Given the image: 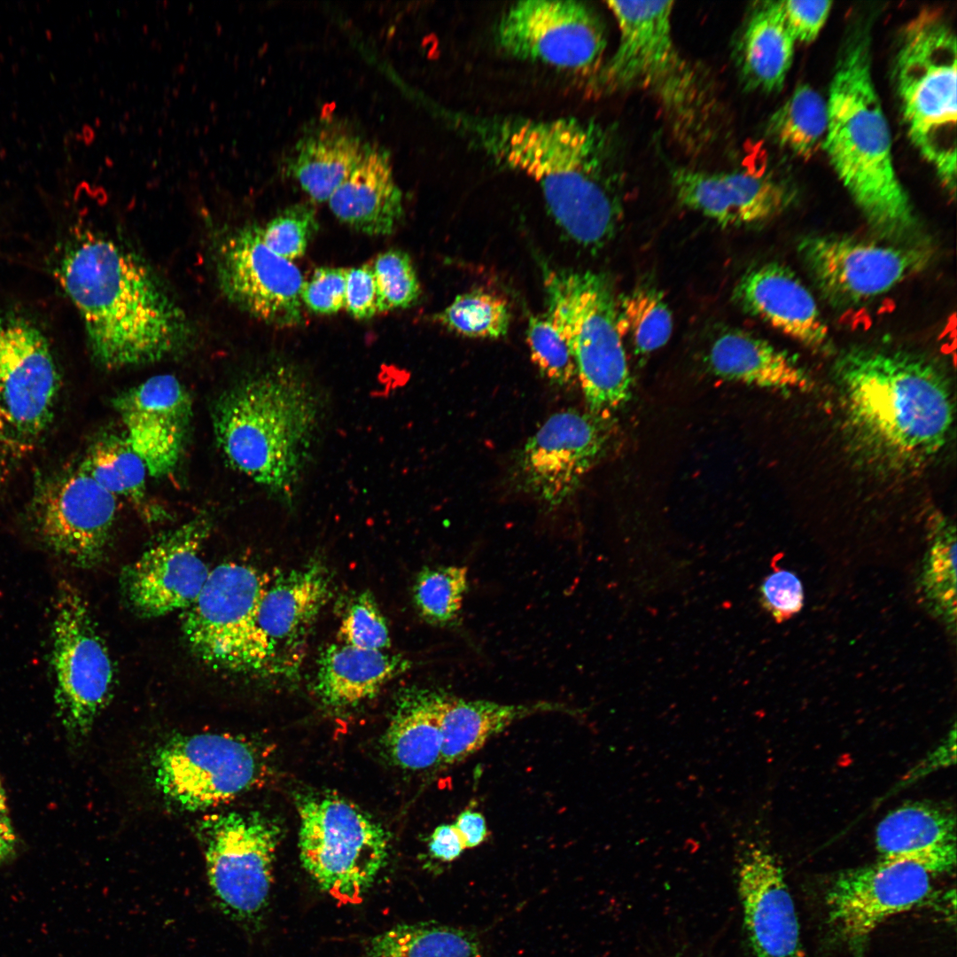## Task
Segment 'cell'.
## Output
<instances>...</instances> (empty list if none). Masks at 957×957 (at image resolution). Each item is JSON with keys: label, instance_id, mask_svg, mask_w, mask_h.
I'll return each mask as SVG.
<instances>
[{"label": "cell", "instance_id": "21", "mask_svg": "<svg viewBox=\"0 0 957 957\" xmlns=\"http://www.w3.org/2000/svg\"><path fill=\"white\" fill-rule=\"evenodd\" d=\"M211 518L198 515L164 534L121 572L127 602L136 614L158 618L187 609L210 569L201 556Z\"/></svg>", "mask_w": 957, "mask_h": 957}, {"label": "cell", "instance_id": "30", "mask_svg": "<svg viewBox=\"0 0 957 957\" xmlns=\"http://www.w3.org/2000/svg\"><path fill=\"white\" fill-rule=\"evenodd\" d=\"M408 665L406 659L385 650L334 643L320 656L315 690L327 705H354L374 696Z\"/></svg>", "mask_w": 957, "mask_h": 957}, {"label": "cell", "instance_id": "10", "mask_svg": "<svg viewBox=\"0 0 957 957\" xmlns=\"http://www.w3.org/2000/svg\"><path fill=\"white\" fill-rule=\"evenodd\" d=\"M60 375L43 331L27 318L0 312V458L13 463L48 430Z\"/></svg>", "mask_w": 957, "mask_h": 957}, {"label": "cell", "instance_id": "4", "mask_svg": "<svg viewBox=\"0 0 957 957\" xmlns=\"http://www.w3.org/2000/svg\"><path fill=\"white\" fill-rule=\"evenodd\" d=\"M865 38L848 44L827 101L830 164L869 227L894 244L925 242L893 165L891 133L872 79Z\"/></svg>", "mask_w": 957, "mask_h": 957}, {"label": "cell", "instance_id": "53", "mask_svg": "<svg viewBox=\"0 0 957 957\" xmlns=\"http://www.w3.org/2000/svg\"><path fill=\"white\" fill-rule=\"evenodd\" d=\"M16 836L8 814L0 815V863L14 851Z\"/></svg>", "mask_w": 957, "mask_h": 957}, {"label": "cell", "instance_id": "26", "mask_svg": "<svg viewBox=\"0 0 957 957\" xmlns=\"http://www.w3.org/2000/svg\"><path fill=\"white\" fill-rule=\"evenodd\" d=\"M331 576L310 563L269 581L256 617V640L264 669H276L278 652L298 644L331 595Z\"/></svg>", "mask_w": 957, "mask_h": 957}, {"label": "cell", "instance_id": "12", "mask_svg": "<svg viewBox=\"0 0 957 957\" xmlns=\"http://www.w3.org/2000/svg\"><path fill=\"white\" fill-rule=\"evenodd\" d=\"M263 759L253 743L229 734L175 735L154 752L153 780L176 809L201 811L253 787L265 774Z\"/></svg>", "mask_w": 957, "mask_h": 957}, {"label": "cell", "instance_id": "8", "mask_svg": "<svg viewBox=\"0 0 957 957\" xmlns=\"http://www.w3.org/2000/svg\"><path fill=\"white\" fill-rule=\"evenodd\" d=\"M619 25L616 51L597 75L610 92H651L681 132L698 131L707 117V90L681 57L672 35L673 1H607Z\"/></svg>", "mask_w": 957, "mask_h": 957}, {"label": "cell", "instance_id": "43", "mask_svg": "<svg viewBox=\"0 0 957 957\" xmlns=\"http://www.w3.org/2000/svg\"><path fill=\"white\" fill-rule=\"evenodd\" d=\"M317 230L315 210L306 202L284 208L265 226H260V234L271 251L292 261L306 253Z\"/></svg>", "mask_w": 957, "mask_h": 957}, {"label": "cell", "instance_id": "23", "mask_svg": "<svg viewBox=\"0 0 957 957\" xmlns=\"http://www.w3.org/2000/svg\"><path fill=\"white\" fill-rule=\"evenodd\" d=\"M736 882L743 929L754 957H805L795 904L774 855L751 846L739 857Z\"/></svg>", "mask_w": 957, "mask_h": 957}, {"label": "cell", "instance_id": "27", "mask_svg": "<svg viewBox=\"0 0 957 957\" xmlns=\"http://www.w3.org/2000/svg\"><path fill=\"white\" fill-rule=\"evenodd\" d=\"M956 836L953 812L915 802L887 813L876 827L875 843L880 860L912 862L933 875L955 868Z\"/></svg>", "mask_w": 957, "mask_h": 957}, {"label": "cell", "instance_id": "3", "mask_svg": "<svg viewBox=\"0 0 957 957\" xmlns=\"http://www.w3.org/2000/svg\"><path fill=\"white\" fill-rule=\"evenodd\" d=\"M846 424L874 461L895 469L921 466L949 440L954 405L946 376L905 351L853 347L835 364Z\"/></svg>", "mask_w": 957, "mask_h": 957}, {"label": "cell", "instance_id": "18", "mask_svg": "<svg viewBox=\"0 0 957 957\" xmlns=\"http://www.w3.org/2000/svg\"><path fill=\"white\" fill-rule=\"evenodd\" d=\"M609 418L575 409L549 416L516 456L517 487L548 508L564 502L604 453Z\"/></svg>", "mask_w": 957, "mask_h": 957}, {"label": "cell", "instance_id": "15", "mask_svg": "<svg viewBox=\"0 0 957 957\" xmlns=\"http://www.w3.org/2000/svg\"><path fill=\"white\" fill-rule=\"evenodd\" d=\"M798 252L822 297L842 308L889 292L933 257L928 242L878 244L838 235H808Z\"/></svg>", "mask_w": 957, "mask_h": 957}, {"label": "cell", "instance_id": "2", "mask_svg": "<svg viewBox=\"0 0 957 957\" xmlns=\"http://www.w3.org/2000/svg\"><path fill=\"white\" fill-rule=\"evenodd\" d=\"M59 277L95 361L106 369L160 361L190 337L183 311L154 273L111 238L81 240L65 255Z\"/></svg>", "mask_w": 957, "mask_h": 957}, {"label": "cell", "instance_id": "38", "mask_svg": "<svg viewBox=\"0 0 957 957\" xmlns=\"http://www.w3.org/2000/svg\"><path fill=\"white\" fill-rule=\"evenodd\" d=\"M618 324L622 338H627L637 354H649L669 340L673 328L672 311L656 289L640 287L626 294L617 304Z\"/></svg>", "mask_w": 957, "mask_h": 957}, {"label": "cell", "instance_id": "48", "mask_svg": "<svg viewBox=\"0 0 957 957\" xmlns=\"http://www.w3.org/2000/svg\"><path fill=\"white\" fill-rule=\"evenodd\" d=\"M786 26L794 40L811 43L816 39L832 8L830 1H780Z\"/></svg>", "mask_w": 957, "mask_h": 957}, {"label": "cell", "instance_id": "33", "mask_svg": "<svg viewBox=\"0 0 957 957\" xmlns=\"http://www.w3.org/2000/svg\"><path fill=\"white\" fill-rule=\"evenodd\" d=\"M554 704H507L444 695L441 703L440 765H456L480 750L493 736L516 720L554 710Z\"/></svg>", "mask_w": 957, "mask_h": 957}, {"label": "cell", "instance_id": "31", "mask_svg": "<svg viewBox=\"0 0 957 957\" xmlns=\"http://www.w3.org/2000/svg\"><path fill=\"white\" fill-rule=\"evenodd\" d=\"M364 146L347 128L325 122L300 137L286 161V171L313 201H328L356 165Z\"/></svg>", "mask_w": 957, "mask_h": 957}, {"label": "cell", "instance_id": "1", "mask_svg": "<svg viewBox=\"0 0 957 957\" xmlns=\"http://www.w3.org/2000/svg\"><path fill=\"white\" fill-rule=\"evenodd\" d=\"M454 130L495 163L541 188L558 227L576 244L599 248L621 214L619 172L611 140L594 121L449 111Z\"/></svg>", "mask_w": 957, "mask_h": 957}, {"label": "cell", "instance_id": "42", "mask_svg": "<svg viewBox=\"0 0 957 957\" xmlns=\"http://www.w3.org/2000/svg\"><path fill=\"white\" fill-rule=\"evenodd\" d=\"M378 313L406 308L416 302L420 284L411 260L405 252L392 249L379 254L372 266Z\"/></svg>", "mask_w": 957, "mask_h": 957}, {"label": "cell", "instance_id": "5", "mask_svg": "<svg viewBox=\"0 0 957 957\" xmlns=\"http://www.w3.org/2000/svg\"><path fill=\"white\" fill-rule=\"evenodd\" d=\"M320 408L297 369L272 366L220 397L213 414L218 447L234 470L290 504L317 431Z\"/></svg>", "mask_w": 957, "mask_h": 957}, {"label": "cell", "instance_id": "35", "mask_svg": "<svg viewBox=\"0 0 957 957\" xmlns=\"http://www.w3.org/2000/svg\"><path fill=\"white\" fill-rule=\"evenodd\" d=\"M366 957H479L475 937L434 923L399 924L372 938Z\"/></svg>", "mask_w": 957, "mask_h": 957}, {"label": "cell", "instance_id": "46", "mask_svg": "<svg viewBox=\"0 0 957 957\" xmlns=\"http://www.w3.org/2000/svg\"><path fill=\"white\" fill-rule=\"evenodd\" d=\"M759 600L775 621L783 622L799 612L803 607L802 583L794 572L783 569L776 570L763 580L759 587Z\"/></svg>", "mask_w": 957, "mask_h": 957}, {"label": "cell", "instance_id": "36", "mask_svg": "<svg viewBox=\"0 0 957 957\" xmlns=\"http://www.w3.org/2000/svg\"><path fill=\"white\" fill-rule=\"evenodd\" d=\"M828 123L827 101L811 86L800 84L772 114L767 133L781 147L808 159L824 144Z\"/></svg>", "mask_w": 957, "mask_h": 957}, {"label": "cell", "instance_id": "6", "mask_svg": "<svg viewBox=\"0 0 957 957\" xmlns=\"http://www.w3.org/2000/svg\"><path fill=\"white\" fill-rule=\"evenodd\" d=\"M957 46L954 33L932 10L905 28L894 68L907 134L953 198L956 191Z\"/></svg>", "mask_w": 957, "mask_h": 957}, {"label": "cell", "instance_id": "29", "mask_svg": "<svg viewBox=\"0 0 957 957\" xmlns=\"http://www.w3.org/2000/svg\"><path fill=\"white\" fill-rule=\"evenodd\" d=\"M707 361L716 375L728 380L787 391L803 392L813 386L810 376L791 355L744 331L719 335Z\"/></svg>", "mask_w": 957, "mask_h": 957}, {"label": "cell", "instance_id": "54", "mask_svg": "<svg viewBox=\"0 0 957 957\" xmlns=\"http://www.w3.org/2000/svg\"><path fill=\"white\" fill-rule=\"evenodd\" d=\"M8 814L5 792L0 780V815Z\"/></svg>", "mask_w": 957, "mask_h": 957}, {"label": "cell", "instance_id": "49", "mask_svg": "<svg viewBox=\"0 0 957 957\" xmlns=\"http://www.w3.org/2000/svg\"><path fill=\"white\" fill-rule=\"evenodd\" d=\"M345 308L356 319H370L377 310V291L372 267L347 269Z\"/></svg>", "mask_w": 957, "mask_h": 957}, {"label": "cell", "instance_id": "41", "mask_svg": "<svg viewBox=\"0 0 957 957\" xmlns=\"http://www.w3.org/2000/svg\"><path fill=\"white\" fill-rule=\"evenodd\" d=\"M526 343L533 364L550 383L567 387L577 377L569 346L549 316L532 315L526 328Z\"/></svg>", "mask_w": 957, "mask_h": 957}, {"label": "cell", "instance_id": "39", "mask_svg": "<svg viewBox=\"0 0 957 957\" xmlns=\"http://www.w3.org/2000/svg\"><path fill=\"white\" fill-rule=\"evenodd\" d=\"M467 567L440 565L426 567L413 586L415 605L427 622L447 626L459 617L468 588Z\"/></svg>", "mask_w": 957, "mask_h": 957}, {"label": "cell", "instance_id": "28", "mask_svg": "<svg viewBox=\"0 0 957 957\" xmlns=\"http://www.w3.org/2000/svg\"><path fill=\"white\" fill-rule=\"evenodd\" d=\"M328 202L340 222L358 231L393 233L403 215V201L388 152L365 144L356 165Z\"/></svg>", "mask_w": 957, "mask_h": 957}, {"label": "cell", "instance_id": "13", "mask_svg": "<svg viewBox=\"0 0 957 957\" xmlns=\"http://www.w3.org/2000/svg\"><path fill=\"white\" fill-rule=\"evenodd\" d=\"M269 580L256 568L223 563L184 610L183 632L204 663L231 671H261L255 617Z\"/></svg>", "mask_w": 957, "mask_h": 957}, {"label": "cell", "instance_id": "17", "mask_svg": "<svg viewBox=\"0 0 957 957\" xmlns=\"http://www.w3.org/2000/svg\"><path fill=\"white\" fill-rule=\"evenodd\" d=\"M117 508V498L79 465L40 482L29 513L45 547L74 565L89 568L105 554Z\"/></svg>", "mask_w": 957, "mask_h": 957}, {"label": "cell", "instance_id": "7", "mask_svg": "<svg viewBox=\"0 0 957 957\" xmlns=\"http://www.w3.org/2000/svg\"><path fill=\"white\" fill-rule=\"evenodd\" d=\"M548 313L566 341L590 413L610 417L630 394L618 300L610 282L592 271L545 268Z\"/></svg>", "mask_w": 957, "mask_h": 957}, {"label": "cell", "instance_id": "40", "mask_svg": "<svg viewBox=\"0 0 957 957\" xmlns=\"http://www.w3.org/2000/svg\"><path fill=\"white\" fill-rule=\"evenodd\" d=\"M434 319L462 336L494 339L507 334L510 311L502 298L473 291L456 296Z\"/></svg>", "mask_w": 957, "mask_h": 957}, {"label": "cell", "instance_id": "47", "mask_svg": "<svg viewBox=\"0 0 957 957\" xmlns=\"http://www.w3.org/2000/svg\"><path fill=\"white\" fill-rule=\"evenodd\" d=\"M347 269L321 267L304 282L301 300L312 312L331 315L345 307Z\"/></svg>", "mask_w": 957, "mask_h": 957}, {"label": "cell", "instance_id": "16", "mask_svg": "<svg viewBox=\"0 0 957 957\" xmlns=\"http://www.w3.org/2000/svg\"><path fill=\"white\" fill-rule=\"evenodd\" d=\"M500 50L517 59L589 73L606 48L602 20L586 3L528 0L513 4L494 28Z\"/></svg>", "mask_w": 957, "mask_h": 957}, {"label": "cell", "instance_id": "11", "mask_svg": "<svg viewBox=\"0 0 957 957\" xmlns=\"http://www.w3.org/2000/svg\"><path fill=\"white\" fill-rule=\"evenodd\" d=\"M198 830L216 906L237 923H254L268 904L279 827L257 812H228L205 817Z\"/></svg>", "mask_w": 957, "mask_h": 957}, {"label": "cell", "instance_id": "45", "mask_svg": "<svg viewBox=\"0 0 957 957\" xmlns=\"http://www.w3.org/2000/svg\"><path fill=\"white\" fill-rule=\"evenodd\" d=\"M932 519L928 574L938 592L942 594L943 601L949 605L955 592V527L941 515H934Z\"/></svg>", "mask_w": 957, "mask_h": 957}, {"label": "cell", "instance_id": "37", "mask_svg": "<svg viewBox=\"0 0 957 957\" xmlns=\"http://www.w3.org/2000/svg\"><path fill=\"white\" fill-rule=\"evenodd\" d=\"M80 465L107 492L140 503L147 468L127 440L113 434L97 440Z\"/></svg>", "mask_w": 957, "mask_h": 957}, {"label": "cell", "instance_id": "50", "mask_svg": "<svg viewBox=\"0 0 957 957\" xmlns=\"http://www.w3.org/2000/svg\"><path fill=\"white\" fill-rule=\"evenodd\" d=\"M955 759L956 730L955 725H953V729L949 731L947 735L942 740V743L928 753L927 757L921 760L920 763L906 774L901 784L902 786H906L909 782H915L933 771L949 766L955 763Z\"/></svg>", "mask_w": 957, "mask_h": 957}, {"label": "cell", "instance_id": "52", "mask_svg": "<svg viewBox=\"0 0 957 957\" xmlns=\"http://www.w3.org/2000/svg\"><path fill=\"white\" fill-rule=\"evenodd\" d=\"M465 849H471L483 844L488 836L486 821L482 813L473 810H464L453 823Z\"/></svg>", "mask_w": 957, "mask_h": 957}, {"label": "cell", "instance_id": "14", "mask_svg": "<svg viewBox=\"0 0 957 957\" xmlns=\"http://www.w3.org/2000/svg\"><path fill=\"white\" fill-rule=\"evenodd\" d=\"M52 628L55 702L66 730L87 735L111 696L114 667L85 599L61 581Z\"/></svg>", "mask_w": 957, "mask_h": 957}, {"label": "cell", "instance_id": "19", "mask_svg": "<svg viewBox=\"0 0 957 957\" xmlns=\"http://www.w3.org/2000/svg\"><path fill=\"white\" fill-rule=\"evenodd\" d=\"M931 875L912 862L883 860L844 871L826 893L828 922L836 937L860 957L878 926L930 896Z\"/></svg>", "mask_w": 957, "mask_h": 957}, {"label": "cell", "instance_id": "25", "mask_svg": "<svg viewBox=\"0 0 957 957\" xmlns=\"http://www.w3.org/2000/svg\"><path fill=\"white\" fill-rule=\"evenodd\" d=\"M746 312L821 353L832 350L829 329L805 284L785 265L770 262L746 272L734 290Z\"/></svg>", "mask_w": 957, "mask_h": 957}, {"label": "cell", "instance_id": "44", "mask_svg": "<svg viewBox=\"0 0 957 957\" xmlns=\"http://www.w3.org/2000/svg\"><path fill=\"white\" fill-rule=\"evenodd\" d=\"M338 637L340 642L362 650H385L391 646L386 621L370 592L353 600L341 619Z\"/></svg>", "mask_w": 957, "mask_h": 957}, {"label": "cell", "instance_id": "32", "mask_svg": "<svg viewBox=\"0 0 957 957\" xmlns=\"http://www.w3.org/2000/svg\"><path fill=\"white\" fill-rule=\"evenodd\" d=\"M796 41L784 21L780 1L765 2L750 15L735 48L741 81L752 91L780 90L791 66Z\"/></svg>", "mask_w": 957, "mask_h": 957}, {"label": "cell", "instance_id": "22", "mask_svg": "<svg viewBox=\"0 0 957 957\" xmlns=\"http://www.w3.org/2000/svg\"><path fill=\"white\" fill-rule=\"evenodd\" d=\"M126 431L125 439L142 458L148 473L169 475L183 455L192 404L189 392L171 374L155 375L113 400Z\"/></svg>", "mask_w": 957, "mask_h": 957}, {"label": "cell", "instance_id": "51", "mask_svg": "<svg viewBox=\"0 0 957 957\" xmlns=\"http://www.w3.org/2000/svg\"><path fill=\"white\" fill-rule=\"evenodd\" d=\"M431 855L442 861L456 860L465 850L454 824H441L432 833L429 843Z\"/></svg>", "mask_w": 957, "mask_h": 957}, {"label": "cell", "instance_id": "9", "mask_svg": "<svg viewBox=\"0 0 957 957\" xmlns=\"http://www.w3.org/2000/svg\"><path fill=\"white\" fill-rule=\"evenodd\" d=\"M298 812L300 857L306 871L339 903H360L387 859L384 829L334 794L303 796Z\"/></svg>", "mask_w": 957, "mask_h": 957}, {"label": "cell", "instance_id": "20", "mask_svg": "<svg viewBox=\"0 0 957 957\" xmlns=\"http://www.w3.org/2000/svg\"><path fill=\"white\" fill-rule=\"evenodd\" d=\"M216 271L222 291L240 309L278 327L302 323V274L263 243L260 226L244 227L222 242Z\"/></svg>", "mask_w": 957, "mask_h": 957}, {"label": "cell", "instance_id": "24", "mask_svg": "<svg viewBox=\"0 0 957 957\" xmlns=\"http://www.w3.org/2000/svg\"><path fill=\"white\" fill-rule=\"evenodd\" d=\"M671 183L680 203L722 227L752 226L784 212L793 191L767 175L678 167Z\"/></svg>", "mask_w": 957, "mask_h": 957}, {"label": "cell", "instance_id": "34", "mask_svg": "<svg viewBox=\"0 0 957 957\" xmlns=\"http://www.w3.org/2000/svg\"><path fill=\"white\" fill-rule=\"evenodd\" d=\"M443 696L418 692L403 701L393 715L383 742L398 766L420 771L440 765Z\"/></svg>", "mask_w": 957, "mask_h": 957}]
</instances>
